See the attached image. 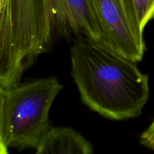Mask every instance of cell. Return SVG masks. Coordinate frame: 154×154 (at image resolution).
Masks as SVG:
<instances>
[{
  "instance_id": "1",
  "label": "cell",
  "mask_w": 154,
  "mask_h": 154,
  "mask_svg": "<svg viewBox=\"0 0 154 154\" xmlns=\"http://www.w3.org/2000/svg\"><path fill=\"white\" fill-rule=\"evenodd\" d=\"M70 54L72 78L89 108L114 120L141 115L150 96V84L138 62L81 35L74 42Z\"/></svg>"
},
{
  "instance_id": "2",
  "label": "cell",
  "mask_w": 154,
  "mask_h": 154,
  "mask_svg": "<svg viewBox=\"0 0 154 154\" xmlns=\"http://www.w3.org/2000/svg\"><path fill=\"white\" fill-rule=\"evenodd\" d=\"M54 0H2L0 9V86L7 90L56 37L69 34Z\"/></svg>"
},
{
  "instance_id": "3",
  "label": "cell",
  "mask_w": 154,
  "mask_h": 154,
  "mask_svg": "<svg viewBox=\"0 0 154 154\" xmlns=\"http://www.w3.org/2000/svg\"><path fill=\"white\" fill-rule=\"evenodd\" d=\"M63 85L54 77L20 83L5 90L2 140L8 147L35 148L51 127L49 114Z\"/></svg>"
},
{
  "instance_id": "4",
  "label": "cell",
  "mask_w": 154,
  "mask_h": 154,
  "mask_svg": "<svg viewBox=\"0 0 154 154\" xmlns=\"http://www.w3.org/2000/svg\"><path fill=\"white\" fill-rule=\"evenodd\" d=\"M105 44L136 62L146 51L133 0H92Z\"/></svg>"
},
{
  "instance_id": "5",
  "label": "cell",
  "mask_w": 154,
  "mask_h": 154,
  "mask_svg": "<svg viewBox=\"0 0 154 154\" xmlns=\"http://www.w3.org/2000/svg\"><path fill=\"white\" fill-rule=\"evenodd\" d=\"M62 21L70 32L105 44L92 0H54Z\"/></svg>"
},
{
  "instance_id": "6",
  "label": "cell",
  "mask_w": 154,
  "mask_h": 154,
  "mask_svg": "<svg viewBox=\"0 0 154 154\" xmlns=\"http://www.w3.org/2000/svg\"><path fill=\"white\" fill-rule=\"evenodd\" d=\"M37 154H92L93 147L78 131L51 126L35 147Z\"/></svg>"
},
{
  "instance_id": "7",
  "label": "cell",
  "mask_w": 154,
  "mask_h": 154,
  "mask_svg": "<svg viewBox=\"0 0 154 154\" xmlns=\"http://www.w3.org/2000/svg\"><path fill=\"white\" fill-rule=\"evenodd\" d=\"M141 29L154 18V0H133Z\"/></svg>"
},
{
  "instance_id": "8",
  "label": "cell",
  "mask_w": 154,
  "mask_h": 154,
  "mask_svg": "<svg viewBox=\"0 0 154 154\" xmlns=\"http://www.w3.org/2000/svg\"><path fill=\"white\" fill-rule=\"evenodd\" d=\"M140 143L144 147L154 151V119L147 129L141 134Z\"/></svg>"
},
{
  "instance_id": "9",
  "label": "cell",
  "mask_w": 154,
  "mask_h": 154,
  "mask_svg": "<svg viewBox=\"0 0 154 154\" xmlns=\"http://www.w3.org/2000/svg\"><path fill=\"white\" fill-rule=\"evenodd\" d=\"M5 90L0 86V139L2 140V112L4 105Z\"/></svg>"
},
{
  "instance_id": "10",
  "label": "cell",
  "mask_w": 154,
  "mask_h": 154,
  "mask_svg": "<svg viewBox=\"0 0 154 154\" xmlns=\"http://www.w3.org/2000/svg\"><path fill=\"white\" fill-rule=\"evenodd\" d=\"M8 153V147L5 145L3 141L0 139V154H6Z\"/></svg>"
},
{
  "instance_id": "11",
  "label": "cell",
  "mask_w": 154,
  "mask_h": 154,
  "mask_svg": "<svg viewBox=\"0 0 154 154\" xmlns=\"http://www.w3.org/2000/svg\"><path fill=\"white\" fill-rule=\"evenodd\" d=\"M2 0H0V9H1V5H2Z\"/></svg>"
}]
</instances>
